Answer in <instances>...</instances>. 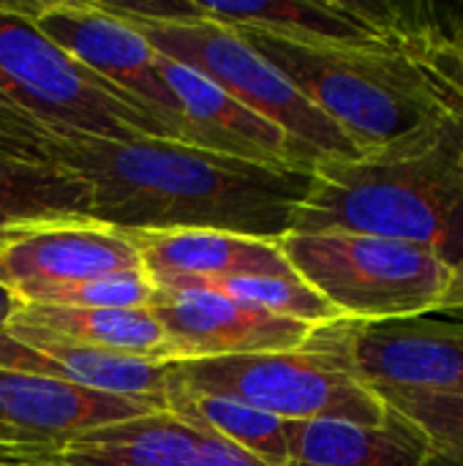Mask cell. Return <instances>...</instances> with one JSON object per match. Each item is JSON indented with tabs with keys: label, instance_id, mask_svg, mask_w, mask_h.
Listing matches in <instances>:
<instances>
[{
	"label": "cell",
	"instance_id": "d6986e66",
	"mask_svg": "<svg viewBox=\"0 0 463 466\" xmlns=\"http://www.w3.org/2000/svg\"><path fill=\"white\" fill-rule=\"evenodd\" d=\"M19 322L52 330L82 347L136 358L147 363H175L169 339L150 309H52L22 306Z\"/></svg>",
	"mask_w": 463,
	"mask_h": 466
},
{
	"label": "cell",
	"instance_id": "5b68a950",
	"mask_svg": "<svg viewBox=\"0 0 463 466\" xmlns=\"http://www.w3.org/2000/svg\"><path fill=\"white\" fill-rule=\"evenodd\" d=\"M109 5L126 16L158 55L194 68L243 106L278 126L317 167L363 156L357 145L235 27L194 16L175 0Z\"/></svg>",
	"mask_w": 463,
	"mask_h": 466
},
{
	"label": "cell",
	"instance_id": "83f0119b",
	"mask_svg": "<svg viewBox=\"0 0 463 466\" xmlns=\"http://www.w3.org/2000/svg\"><path fill=\"white\" fill-rule=\"evenodd\" d=\"M0 459L8 464H38V461H57L55 445H35L22 440L14 429L0 423Z\"/></svg>",
	"mask_w": 463,
	"mask_h": 466
},
{
	"label": "cell",
	"instance_id": "44dd1931",
	"mask_svg": "<svg viewBox=\"0 0 463 466\" xmlns=\"http://www.w3.org/2000/svg\"><path fill=\"white\" fill-rule=\"evenodd\" d=\"M166 412L196 431L216 434L229 445L267 461L273 466L289 464V440L287 420L273 418L267 412L251 410L240 401L224 396H207L194 390L169 388L164 396Z\"/></svg>",
	"mask_w": 463,
	"mask_h": 466
},
{
	"label": "cell",
	"instance_id": "30bf717a",
	"mask_svg": "<svg viewBox=\"0 0 463 466\" xmlns=\"http://www.w3.org/2000/svg\"><path fill=\"white\" fill-rule=\"evenodd\" d=\"M352 360L374 393L409 390L463 396V317L355 322Z\"/></svg>",
	"mask_w": 463,
	"mask_h": 466
},
{
	"label": "cell",
	"instance_id": "4fadbf2b",
	"mask_svg": "<svg viewBox=\"0 0 463 466\" xmlns=\"http://www.w3.org/2000/svg\"><path fill=\"white\" fill-rule=\"evenodd\" d=\"M188 14L229 27L257 30L303 46H374L398 41L404 3L355 0H265L180 3Z\"/></svg>",
	"mask_w": 463,
	"mask_h": 466
},
{
	"label": "cell",
	"instance_id": "7402d4cb",
	"mask_svg": "<svg viewBox=\"0 0 463 466\" xmlns=\"http://www.w3.org/2000/svg\"><path fill=\"white\" fill-rule=\"evenodd\" d=\"M172 289H210L240 306L273 317L295 319L311 328H322L344 319L297 270L289 276H235V279H216V281H194Z\"/></svg>",
	"mask_w": 463,
	"mask_h": 466
},
{
	"label": "cell",
	"instance_id": "277c9868",
	"mask_svg": "<svg viewBox=\"0 0 463 466\" xmlns=\"http://www.w3.org/2000/svg\"><path fill=\"white\" fill-rule=\"evenodd\" d=\"M349 330L352 319H338L317 328L295 350L177 360L169 369V388L224 396L287 423L325 418L385 423V404L355 369Z\"/></svg>",
	"mask_w": 463,
	"mask_h": 466
},
{
	"label": "cell",
	"instance_id": "ac0fdd59",
	"mask_svg": "<svg viewBox=\"0 0 463 466\" xmlns=\"http://www.w3.org/2000/svg\"><path fill=\"white\" fill-rule=\"evenodd\" d=\"M199 431L158 410L128 418L60 445L63 466H194Z\"/></svg>",
	"mask_w": 463,
	"mask_h": 466
},
{
	"label": "cell",
	"instance_id": "8992f818",
	"mask_svg": "<svg viewBox=\"0 0 463 466\" xmlns=\"http://www.w3.org/2000/svg\"><path fill=\"white\" fill-rule=\"evenodd\" d=\"M0 109L57 134L172 139L156 117L46 38L27 3H0Z\"/></svg>",
	"mask_w": 463,
	"mask_h": 466
},
{
	"label": "cell",
	"instance_id": "e0dca14e",
	"mask_svg": "<svg viewBox=\"0 0 463 466\" xmlns=\"http://www.w3.org/2000/svg\"><path fill=\"white\" fill-rule=\"evenodd\" d=\"M287 466H431L423 437L388 412L385 423L300 420L287 423Z\"/></svg>",
	"mask_w": 463,
	"mask_h": 466
},
{
	"label": "cell",
	"instance_id": "6da1fadb",
	"mask_svg": "<svg viewBox=\"0 0 463 466\" xmlns=\"http://www.w3.org/2000/svg\"><path fill=\"white\" fill-rule=\"evenodd\" d=\"M0 147L79 175L90 218L120 232L218 229L281 240L311 172L251 164L166 137L57 134L0 109Z\"/></svg>",
	"mask_w": 463,
	"mask_h": 466
},
{
	"label": "cell",
	"instance_id": "5bb4252c",
	"mask_svg": "<svg viewBox=\"0 0 463 466\" xmlns=\"http://www.w3.org/2000/svg\"><path fill=\"white\" fill-rule=\"evenodd\" d=\"M166 410L158 399H126L55 377L0 369V423L35 445H55L87 431Z\"/></svg>",
	"mask_w": 463,
	"mask_h": 466
},
{
	"label": "cell",
	"instance_id": "ba28073f",
	"mask_svg": "<svg viewBox=\"0 0 463 466\" xmlns=\"http://www.w3.org/2000/svg\"><path fill=\"white\" fill-rule=\"evenodd\" d=\"M35 27L90 74L156 117L180 142L177 104L158 71V52L109 3H27Z\"/></svg>",
	"mask_w": 463,
	"mask_h": 466
},
{
	"label": "cell",
	"instance_id": "8fae6325",
	"mask_svg": "<svg viewBox=\"0 0 463 466\" xmlns=\"http://www.w3.org/2000/svg\"><path fill=\"white\" fill-rule=\"evenodd\" d=\"M158 71L177 104L180 142L218 156L314 172V158L278 126L243 106L194 68L158 55Z\"/></svg>",
	"mask_w": 463,
	"mask_h": 466
},
{
	"label": "cell",
	"instance_id": "2e32d148",
	"mask_svg": "<svg viewBox=\"0 0 463 466\" xmlns=\"http://www.w3.org/2000/svg\"><path fill=\"white\" fill-rule=\"evenodd\" d=\"M142 270L156 289L235 276H289L295 273L281 240L248 238L218 229L128 232Z\"/></svg>",
	"mask_w": 463,
	"mask_h": 466
},
{
	"label": "cell",
	"instance_id": "f546056e",
	"mask_svg": "<svg viewBox=\"0 0 463 466\" xmlns=\"http://www.w3.org/2000/svg\"><path fill=\"white\" fill-rule=\"evenodd\" d=\"M22 306H25V303L16 298V292L0 279V336L8 333V328H11L14 317L22 311Z\"/></svg>",
	"mask_w": 463,
	"mask_h": 466
},
{
	"label": "cell",
	"instance_id": "d6a6232c",
	"mask_svg": "<svg viewBox=\"0 0 463 466\" xmlns=\"http://www.w3.org/2000/svg\"><path fill=\"white\" fill-rule=\"evenodd\" d=\"M461 175H463V147H461Z\"/></svg>",
	"mask_w": 463,
	"mask_h": 466
},
{
	"label": "cell",
	"instance_id": "4dcf8cb0",
	"mask_svg": "<svg viewBox=\"0 0 463 466\" xmlns=\"http://www.w3.org/2000/svg\"><path fill=\"white\" fill-rule=\"evenodd\" d=\"M14 466H63V464H57V461H38V464H14Z\"/></svg>",
	"mask_w": 463,
	"mask_h": 466
},
{
	"label": "cell",
	"instance_id": "484cf974",
	"mask_svg": "<svg viewBox=\"0 0 463 466\" xmlns=\"http://www.w3.org/2000/svg\"><path fill=\"white\" fill-rule=\"evenodd\" d=\"M415 22L418 27L456 44L463 49V3L458 5H428L415 3Z\"/></svg>",
	"mask_w": 463,
	"mask_h": 466
},
{
	"label": "cell",
	"instance_id": "9a60e30c",
	"mask_svg": "<svg viewBox=\"0 0 463 466\" xmlns=\"http://www.w3.org/2000/svg\"><path fill=\"white\" fill-rule=\"evenodd\" d=\"M0 369L55 377L79 388L126 399L164 401L172 363H147L98 352L52 330L14 319L8 333L0 336Z\"/></svg>",
	"mask_w": 463,
	"mask_h": 466
},
{
	"label": "cell",
	"instance_id": "7a4b0ae2",
	"mask_svg": "<svg viewBox=\"0 0 463 466\" xmlns=\"http://www.w3.org/2000/svg\"><path fill=\"white\" fill-rule=\"evenodd\" d=\"M463 115L398 145L327 161L295 210L289 235H368L463 259Z\"/></svg>",
	"mask_w": 463,
	"mask_h": 466
},
{
	"label": "cell",
	"instance_id": "52a82bcc",
	"mask_svg": "<svg viewBox=\"0 0 463 466\" xmlns=\"http://www.w3.org/2000/svg\"><path fill=\"white\" fill-rule=\"evenodd\" d=\"M281 248L292 268L355 322L434 314L453 270L426 246L368 235H287Z\"/></svg>",
	"mask_w": 463,
	"mask_h": 466
},
{
	"label": "cell",
	"instance_id": "9c48e42d",
	"mask_svg": "<svg viewBox=\"0 0 463 466\" xmlns=\"http://www.w3.org/2000/svg\"><path fill=\"white\" fill-rule=\"evenodd\" d=\"M139 268L131 235L90 216L38 218L0 232V279L25 306Z\"/></svg>",
	"mask_w": 463,
	"mask_h": 466
},
{
	"label": "cell",
	"instance_id": "603a6c76",
	"mask_svg": "<svg viewBox=\"0 0 463 466\" xmlns=\"http://www.w3.org/2000/svg\"><path fill=\"white\" fill-rule=\"evenodd\" d=\"M385 410L412 426L428 453L431 466H463V396L388 390L377 393Z\"/></svg>",
	"mask_w": 463,
	"mask_h": 466
},
{
	"label": "cell",
	"instance_id": "d4e9b609",
	"mask_svg": "<svg viewBox=\"0 0 463 466\" xmlns=\"http://www.w3.org/2000/svg\"><path fill=\"white\" fill-rule=\"evenodd\" d=\"M398 44L437 82V87L458 106V112L463 115V49L418 27L415 3H412V25L398 35Z\"/></svg>",
	"mask_w": 463,
	"mask_h": 466
},
{
	"label": "cell",
	"instance_id": "cb8c5ba5",
	"mask_svg": "<svg viewBox=\"0 0 463 466\" xmlns=\"http://www.w3.org/2000/svg\"><path fill=\"white\" fill-rule=\"evenodd\" d=\"M153 303V284L145 270H123L112 276H101L85 281L79 287L63 289L44 303L52 309H150Z\"/></svg>",
	"mask_w": 463,
	"mask_h": 466
},
{
	"label": "cell",
	"instance_id": "3957f363",
	"mask_svg": "<svg viewBox=\"0 0 463 466\" xmlns=\"http://www.w3.org/2000/svg\"><path fill=\"white\" fill-rule=\"evenodd\" d=\"M235 30L325 112L360 153L398 145L461 117L458 106L398 41L303 46L257 30Z\"/></svg>",
	"mask_w": 463,
	"mask_h": 466
},
{
	"label": "cell",
	"instance_id": "f1b7e54d",
	"mask_svg": "<svg viewBox=\"0 0 463 466\" xmlns=\"http://www.w3.org/2000/svg\"><path fill=\"white\" fill-rule=\"evenodd\" d=\"M434 314H442V317H463V259L458 265H453L450 279H448V287H445V292H442Z\"/></svg>",
	"mask_w": 463,
	"mask_h": 466
},
{
	"label": "cell",
	"instance_id": "4316f807",
	"mask_svg": "<svg viewBox=\"0 0 463 466\" xmlns=\"http://www.w3.org/2000/svg\"><path fill=\"white\" fill-rule=\"evenodd\" d=\"M194 466H273L235 445H229L226 440L199 431V453Z\"/></svg>",
	"mask_w": 463,
	"mask_h": 466
},
{
	"label": "cell",
	"instance_id": "ffe728a7",
	"mask_svg": "<svg viewBox=\"0 0 463 466\" xmlns=\"http://www.w3.org/2000/svg\"><path fill=\"white\" fill-rule=\"evenodd\" d=\"M60 216H90L87 183L71 169L0 147V232Z\"/></svg>",
	"mask_w": 463,
	"mask_h": 466
},
{
	"label": "cell",
	"instance_id": "7c38bea8",
	"mask_svg": "<svg viewBox=\"0 0 463 466\" xmlns=\"http://www.w3.org/2000/svg\"><path fill=\"white\" fill-rule=\"evenodd\" d=\"M158 317L177 360L284 352L306 344L317 328L240 306L210 289H156Z\"/></svg>",
	"mask_w": 463,
	"mask_h": 466
},
{
	"label": "cell",
	"instance_id": "1f68e13d",
	"mask_svg": "<svg viewBox=\"0 0 463 466\" xmlns=\"http://www.w3.org/2000/svg\"><path fill=\"white\" fill-rule=\"evenodd\" d=\"M0 466H11V464H8V461H5V459H0Z\"/></svg>",
	"mask_w": 463,
	"mask_h": 466
}]
</instances>
